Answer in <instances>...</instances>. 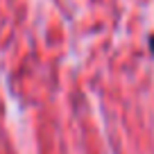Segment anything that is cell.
I'll use <instances>...</instances> for the list:
<instances>
[{"label":"cell","mask_w":154,"mask_h":154,"mask_svg":"<svg viewBox=\"0 0 154 154\" xmlns=\"http://www.w3.org/2000/svg\"><path fill=\"white\" fill-rule=\"evenodd\" d=\"M149 50H152V52H154V34H152V36H149Z\"/></svg>","instance_id":"obj_1"}]
</instances>
